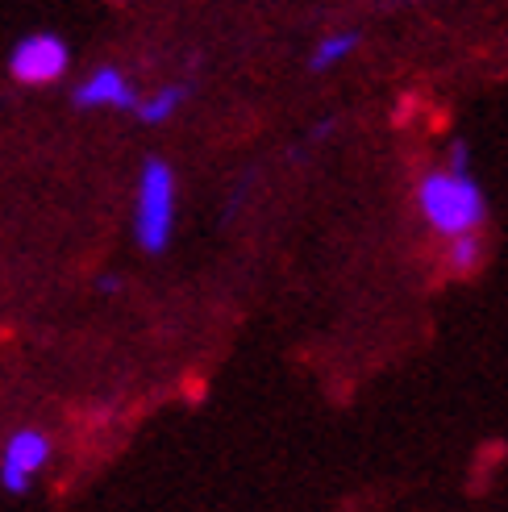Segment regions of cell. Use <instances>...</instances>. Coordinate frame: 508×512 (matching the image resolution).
I'll return each instance as SVG.
<instances>
[{"instance_id":"obj_2","label":"cell","mask_w":508,"mask_h":512,"mask_svg":"<svg viewBox=\"0 0 508 512\" xmlns=\"http://www.w3.org/2000/svg\"><path fill=\"white\" fill-rule=\"evenodd\" d=\"M175 229V175L163 159H146L138 179V213H134V238L146 254H163Z\"/></svg>"},{"instance_id":"obj_6","label":"cell","mask_w":508,"mask_h":512,"mask_svg":"<svg viewBox=\"0 0 508 512\" xmlns=\"http://www.w3.org/2000/svg\"><path fill=\"white\" fill-rule=\"evenodd\" d=\"M446 267H450V275H459V279L475 275L479 267H484V238L479 234L450 238L446 242Z\"/></svg>"},{"instance_id":"obj_1","label":"cell","mask_w":508,"mask_h":512,"mask_svg":"<svg viewBox=\"0 0 508 512\" xmlns=\"http://www.w3.org/2000/svg\"><path fill=\"white\" fill-rule=\"evenodd\" d=\"M417 209L425 217V225L434 229L442 242L463 238V234H479L488 221V200L484 188L471 179V171H429L417 188Z\"/></svg>"},{"instance_id":"obj_4","label":"cell","mask_w":508,"mask_h":512,"mask_svg":"<svg viewBox=\"0 0 508 512\" xmlns=\"http://www.w3.org/2000/svg\"><path fill=\"white\" fill-rule=\"evenodd\" d=\"M9 67H13V80H21V84H34V88L55 84L67 71V46L55 34H34V38L17 42Z\"/></svg>"},{"instance_id":"obj_3","label":"cell","mask_w":508,"mask_h":512,"mask_svg":"<svg viewBox=\"0 0 508 512\" xmlns=\"http://www.w3.org/2000/svg\"><path fill=\"white\" fill-rule=\"evenodd\" d=\"M46 458H50L46 433H38V429L13 433L9 446H5V463H0V488L13 492V496L30 492V483H34V475L46 467Z\"/></svg>"},{"instance_id":"obj_8","label":"cell","mask_w":508,"mask_h":512,"mask_svg":"<svg viewBox=\"0 0 508 512\" xmlns=\"http://www.w3.org/2000/svg\"><path fill=\"white\" fill-rule=\"evenodd\" d=\"M354 46H359V38L354 34H329V38H321L317 42V50H313V71H325V67H334V63H342L346 55H354Z\"/></svg>"},{"instance_id":"obj_5","label":"cell","mask_w":508,"mask_h":512,"mask_svg":"<svg viewBox=\"0 0 508 512\" xmlns=\"http://www.w3.org/2000/svg\"><path fill=\"white\" fill-rule=\"evenodd\" d=\"M75 105L80 109H134L138 96L130 84H125L121 71L100 67L96 75H88V80L75 88Z\"/></svg>"},{"instance_id":"obj_7","label":"cell","mask_w":508,"mask_h":512,"mask_svg":"<svg viewBox=\"0 0 508 512\" xmlns=\"http://www.w3.org/2000/svg\"><path fill=\"white\" fill-rule=\"evenodd\" d=\"M184 88H163V92H155V96H150V100H142V105H134L138 109V117L146 121V125H159V121H167L175 109H180L184 105Z\"/></svg>"}]
</instances>
